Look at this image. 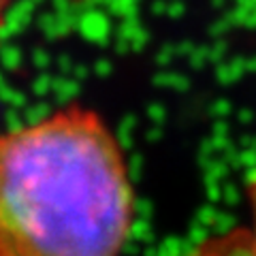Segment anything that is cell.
<instances>
[{
    "label": "cell",
    "instance_id": "cell-1",
    "mask_svg": "<svg viewBox=\"0 0 256 256\" xmlns=\"http://www.w3.org/2000/svg\"><path fill=\"white\" fill-rule=\"evenodd\" d=\"M134 214L122 143L94 109L0 132V256H120Z\"/></svg>",
    "mask_w": 256,
    "mask_h": 256
},
{
    "label": "cell",
    "instance_id": "cell-2",
    "mask_svg": "<svg viewBox=\"0 0 256 256\" xmlns=\"http://www.w3.org/2000/svg\"><path fill=\"white\" fill-rule=\"evenodd\" d=\"M186 256H256L248 226H235L201 239Z\"/></svg>",
    "mask_w": 256,
    "mask_h": 256
},
{
    "label": "cell",
    "instance_id": "cell-3",
    "mask_svg": "<svg viewBox=\"0 0 256 256\" xmlns=\"http://www.w3.org/2000/svg\"><path fill=\"white\" fill-rule=\"evenodd\" d=\"M248 201H250V226H248V233L252 237V244H254V250H256V173L248 186Z\"/></svg>",
    "mask_w": 256,
    "mask_h": 256
},
{
    "label": "cell",
    "instance_id": "cell-4",
    "mask_svg": "<svg viewBox=\"0 0 256 256\" xmlns=\"http://www.w3.org/2000/svg\"><path fill=\"white\" fill-rule=\"evenodd\" d=\"M15 0H0V32H2L4 24H6V15H9V9L13 6Z\"/></svg>",
    "mask_w": 256,
    "mask_h": 256
}]
</instances>
